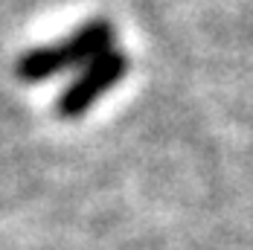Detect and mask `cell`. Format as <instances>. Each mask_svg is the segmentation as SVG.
Wrapping results in <instances>:
<instances>
[{
	"label": "cell",
	"instance_id": "6da1fadb",
	"mask_svg": "<svg viewBox=\"0 0 253 250\" xmlns=\"http://www.w3.org/2000/svg\"><path fill=\"white\" fill-rule=\"evenodd\" d=\"M111 41H114L111 24L90 21L87 26H82L76 35H70L64 44L41 47V50H32L29 55H24L21 64H18V76L26 79V82H38V79L61 73L67 67H84V64L96 61L99 55L111 50Z\"/></svg>",
	"mask_w": 253,
	"mask_h": 250
},
{
	"label": "cell",
	"instance_id": "7a4b0ae2",
	"mask_svg": "<svg viewBox=\"0 0 253 250\" xmlns=\"http://www.w3.org/2000/svg\"><path fill=\"white\" fill-rule=\"evenodd\" d=\"M126 70H128V58L123 52H114V50H108L105 55H99L96 61L84 64L82 76L61 93V99H58V114L67 117V120L82 117L117 79L126 76Z\"/></svg>",
	"mask_w": 253,
	"mask_h": 250
}]
</instances>
